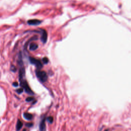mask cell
<instances>
[{
  "label": "cell",
  "mask_w": 131,
  "mask_h": 131,
  "mask_svg": "<svg viewBox=\"0 0 131 131\" xmlns=\"http://www.w3.org/2000/svg\"><path fill=\"white\" fill-rule=\"evenodd\" d=\"M42 21L39 20H30L28 21V24L30 25H38L41 23Z\"/></svg>",
  "instance_id": "5"
},
{
  "label": "cell",
  "mask_w": 131,
  "mask_h": 131,
  "mask_svg": "<svg viewBox=\"0 0 131 131\" xmlns=\"http://www.w3.org/2000/svg\"><path fill=\"white\" fill-rule=\"evenodd\" d=\"M29 61L31 64L34 65L36 67L37 70H40L42 68L43 64L40 60L36 59V58L32 57H30Z\"/></svg>",
  "instance_id": "3"
},
{
  "label": "cell",
  "mask_w": 131,
  "mask_h": 131,
  "mask_svg": "<svg viewBox=\"0 0 131 131\" xmlns=\"http://www.w3.org/2000/svg\"><path fill=\"white\" fill-rule=\"evenodd\" d=\"M47 120L48 123H53V117H52V116L48 117V118H47Z\"/></svg>",
  "instance_id": "10"
},
{
  "label": "cell",
  "mask_w": 131,
  "mask_h": 131,
  "mask_svg": "<svg viewBox=\"0 0 131 131\" xmlns=\"http://www.w3.org/2000/svg\"><path fill=\"white\" fill-rule=\"evenodd\" d=\"M23 126V123L20 120H18L17 121V123L16 125V131H19L22 128Z\"/></svg>",
  "instance_id": "7"
},
{
  "label": "cell",
  "mask_w": 131,
  "mask_h": 131,
  "mask_svg": "<svg viewBox=\"0 0 131 131\" xmlns=\"http://www.w3.org/2000/svg\"><path fill=\"white\" fill-rule=\"evenodd\" d=\"M24 118L27 120H31L32 119L33 116L31 114L28 113H25L24 114Z\"/></svg>",
  "instance_id": "8"
},
{
  "label": "cell",
  "mask_w": 131,
  "mask_h": 131,
  "mask_svg": "<svg viewBox=\"0 0 131 131\" xmlns=\"http://www.w3.org/2000/svg\"><path fill=\"white\" fill-rule=\"evenodd\" d=\"M45 121H46L45 117H43L39 123V131H46V123H45Z\"/></svg>",
  "instance_id": "4"
},
{
  "label": "cell",
  "mask_w": 131,
  "mask_h": 131,
  "mask_svg": "<svg viewBox=\"0 0 131 131\" xmlns=\"http://www.w3.org/2000/svg\"><path fill=\"white\" fill-rule=\"evenodd\" d=\"M38 48V45L35 43H31L30 45L29 46V50L31 51H34L35 50H37Z\"/></svg>",
  "instance_id": "9"
},
{
  "label": "cell",
  "mask_w": 131,
  "mask_h": 131,
  "mask_svg": "<svg viewBox=\"0 0 131 131\" xmlns=\"http://www.w3.org/2000/svg\"><path fill=\"white\" fill-rule=\"evenodd\" d=\"M12 85L14 87H17L19 85V84H18L17 82H14L12 83Z\"/></svg>",
  "instance_id": "16"
},
{
  "label": "cell",
  "mask_w": 131,
  "mask_h": 131,
  "mask_svg": "<svg viewBox=\"0 0 131 131\" xmlns=\"http://www.w3.org/2000/svg\"><path fill=\"white\" fill-rule=\"evenodd\" d=\"M108 131V130H106V131Z\"/></svg>",
  "instance_id": "18"
},
{
  "label": "cell",
  "mask_w": 131,
  "mask_h": 131,
  "mask_svg": "<svg viewBox=\"0 0 131 131\" xmlns=\"http://www.w3.org/2000/svg\"><path fill=\"white\" fill-rule=\"evenodd\" d=\"M42 61H43V63H44V64H48V62H49V60H48V58L47 57H44V58H43Z\"/></svg>",
  "instance_id": "12"
},
{
  "label": "cell",
  "mask_w": 131,
  "mask_h": 131,
  "mask_svg": "<svg viewBox=\"0 0 131 131\" xmlns=\"http://www.w3.org/2000/svg\"><path fill=\"white\" fill-rule=\"evenodd\" d=\"M24 91V89H23L22 88H20V89H18L16 90V92L17 93H18L19 94H22L23 92Z\"/></svg>",
  "instance_id": "11"
},
{
  "label": "cell",
  "mask_w": 131,
  "mask_h": 131,
  "mask_svg": "<svg viewBox=\"0 0 131 131\" xmlns=\"http://www.w3.org/2000/svg\"><path fill=\"white\" fill-rule=\"evenodd\" d=\"M33 100H34V98L32 97H28L26 99V101L27 102L32 101H33Z\"/></svg>",
  "instance_id": "13"
},
{
  "label": "cell",
  "mask_w": 131,
  "mask_h": 131,
  "mask_svg": "<svg viewBox=\"0 0 131 131\" xmlns=\"http://www.w3.org/2000/svg\"><path fill=\"white\" fill-rule=\"evenodd\" d=\"M10 70L13 72H15L16 71V68L15 67V66L12 65L11 66V68H10Z\"/></svg>",
  "instance_id": "14"
},
{
  "label": "cell",
  "mask_w": 131,
  "mask_h": 131,
  "mask_svg": "<svg viewBox=\"0 0 131 131\" xmlns=\"http://www.w3.org/2000/svg\"><path fill=\"white\" fill-rule=\"evenodd\" d=\"M22 131H27V130H26V129H24V130H23Z\"/></svg>",
  "instance_id": "17"
},
{
  "label": "cell",
  "mask_w": 131,
  "mask_h": 131,
  "mask_svg": "<svg viewBox=\"0 0 131 131\" xmlns=\"http://www.w3.org/2000/svg\"><path fill=\"white\" fill-rule=\"evenodd\" d=\"M35 74L38 78L42 83H45L47 80L48 76L46 72L44 71H40V70H37L35 71Z\"/></svg>",
  "instance_id": "2"
},
{
  "label": "cell",
  "mask_w": 131,
  "mask_h": 131,
  "mask_svg": "<svg viewBox=\"0 0 131 131\" xmlns=\"http://www.w3.org/2000/svg\"><path fill=\"white\" fill-rule=\"evenodd\" d=\"M42 38H41V40L42 42L43 43H46L47 40V33L46 32V31L45 30H42Z\"/></svg>",
  "instance_id": "6"
},
{
  "label": "cell",
  "mask_w": 131,
  "mask_h": 131,
  "mask_svg": "<svg viewBox=\"0 0 131 131\" xmlns=\"http://www.w3.org/2000/svg\"><path fill=\"white\" fill-rule=\"evenodd\" d=\"M20 83L21 87L24 89V90L26 93L28 94L29 95H33L34 94L32 90L31 89L30 87H29L27 82L25 79H23L21 81H20Z\"/></svg>",
  "instance_id": "1"
},
{
  "label": "cell",
  "mask_w": 131,
  "mask_h": 131,
  "mask_svg": "<svg viewBox=\"0 0 131 131\" xmlns=\"http://www.w3.org/2000/svg\"><path fill=\"white\" fill-rule=\"evenodd\" d=\"M33 123H26V126L28 128H31L33 126Z\"/></svg>",
  "instance_id": "15"
}]
</instances>
